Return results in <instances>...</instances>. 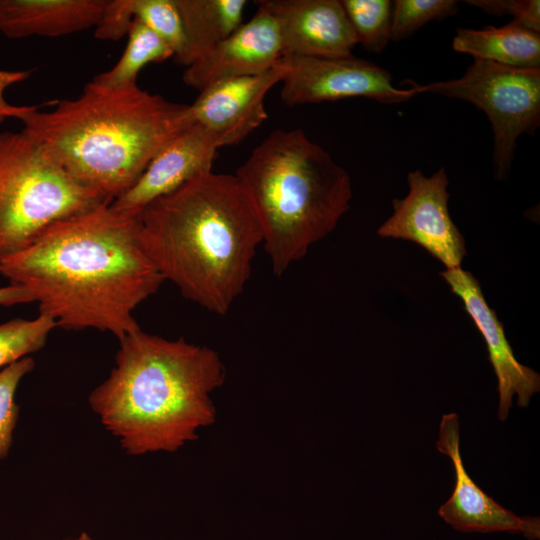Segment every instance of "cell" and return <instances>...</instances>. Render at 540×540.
<instances>
[{"instance_id": "cell-1", "label": "cell", "mask_w": 540, "mask_h": 540, "mask_svg": "<svg viewBox=\"0 0 540 540\" xmlns=\"http://www.w3.org/2000/svg\"><path fill=\"white\" fill-rule=\"evenodd\" d=\"M0 274L26 288L56 327L118 340L140 329L134 310L165 281L144 249L140 213L111 203L54 222L1 261Z\"/></svg>"}, {"instance_id": "cell-2", "label": "cell", "mask_w": 540, "mask_h": 540, "mask_svg": "<svg viewBox=\"0 0 540 540\" xmlns=\"http://www.w3.org/2000/svg\"><path fill=\"white\" fill-rule=\"evenodd\" d=\"M146 253L186 299L225 315L250 278L263 242L255 208L235 175L207 172L140 212Z\"/></svg>"}, {"instance_id": "cell-3", "label": "cell", "mask_w": 540, "mask_h": 540, "mask_svg": "<svg viewBox=\"0 0 540 540\" xmlns=\"http://www.w3.org/2000/svg\"><path fill=\"white\" fill-rule=\"evenodd\" d=\"M119 344L114 368L88 402L128 455L175 452L214 423L211 394L225 380L216 351L141 328Z\"/></svg>"}, {"instance_id": "cell-4", "label": "cell", "mask_w": 540, "mask_h": 540, "mask_svg": "<svg viewBox=\"0 0 540 540\" xmlns=\"http://www.w3.org/2000/svg\"><path fill=\"white\" fill-rule=\"evenodd\" d=\"M20 120L76 182L112 202L194 123L189 105L137 85L111 89L93 81L77 98L58 100L49 111L35 106Z\"/></svg>"}, {"instance_id": "cell-5", "label": "cell", "mask_w": 540, "mask_h": 540, "mask_svg": "<svg viewBox=\"0 0 540 540\" xmlns=\"http://www.w3.org/2000/svg\"><path fill=\"white\" fill-rule=\"evenodd\" d=\"M258 216L277 277L329 235L349 210L346 170L302 129H276L234 174Z\"/></svg>"}, {"instance_id": "cell-6", "label": "cell", "mask_w": 540, "mask_h": 540, "mask_svg": "<svg viewBox=\"0 0 540 540\" xmlns=\"http://www.w3.org/2000/svg\"><path fill=\"white\" fill-rule=\"evenodd\" d=\"M104 203L112 201L76 182L27 131L0 132V262L54 222Z\"/></svg>"}, {"instance_id": "cell-7", "label": "cell", "mask_w": 540, "mask_h": 540, "mask_svg": "<svg viewBox=\"0 0 540 540\" xmlns=\"http://www.w3.org/2000/svg\"><path fill=\"white\" fill-rule=\"evenodd\" d=\"M419 93H433L472 103L483 110L494 135L493 168L497 180L510 171L522 134L540 125V68H516L474 59L456 79L416 84Z\"/></svg>"}, {"instance_id": "cell-8", "label": "cell", "mask_w": 540, "mask_h": 540, "mask_svg": "<svg viewBox=\"0 0 540 540\" xmlns=\"http://www.w3.org/2000/svg\"><path fill=\"white\" fill-rule=\"evenodd\" d=\"M282 57L288 71L281 82V100L288 107L349 97L393 104L408 101L418 94L415 83L409 88H398L387 70L353 55Z\"/></svg>"}, {"instance_id": "cell-9", "label": "cell", "mask_w": 540, "mask_h": 540, "mask_svg": "<svg viewBox=\"0 0 540 540\" xmlns=\"http://www.w3.org/2000/svg\"><path fill=\"white\" fill-rule=\"evenodd\" d=\"M407 183L408 194L392 201L393 213L377 234L415 242L446 269L460 268L467 251L465 239L449 213V181L444 168L430 177L420 170L411 171Z\"/></svg>"}, {"instance_id": "cell-10", "label": "cell", "mask_w": 540, "mask_h": 540, "mask_svg": "<svg viewBox=\"0 0 540 540\" xmlns=\"http://www.w3.org/2000/svg\"><path fill=\"white\" fill-rule=\"evenodd\" d=\"M436 449L454 466L455 485L450 498L439 508V516L462 532L522 533L529 540L540 538V520L520 517L485 493L467 473L460 454L459 418L444 414L439 425Z\"/></svg>"}, {"instance_id": "cell-11", "label": "cell", "mask_w": 540, "mask_h": 540, "mask_svg": "<svg viewBox=\"0 0 540 540\" xmlns=\"http://www.w3.org/2000/svg\"><path fill=\"white\" fill-rule=\"evenodd\" d=\"M288 71L283 57L269 70L216 82L189 105L194 122L211 131L221 147L244 140L268 118L264 99Z\"/></svg>"}, {"instance_id": "cell-12", "label": "cell", "mask_w": 540, "mask_h": 540, "mask_svg": "<svg viewBox=\"0 0 540 540\" xmlns=\"http://www.w3.org/2000/svg\"><path fill=\"white\" fill-rule=\"evenodd\" d=\"M440 276L451 291L463 302L465 310L482 334L488 351V359L497 378L499 407L497 416L506 420L517 395V405L527 407L531 397L540 390V375L532 368L522 365L514 356L495 311L487 304L480 283L469 271L460 268L446 269Z\"/></svg>"}, {"instance_id": "cell-13", "label": "cell", "mask_w": 540, "mask_h": 540, "mask_svg": "<svg viewBox=\"0 0 540 540\" xmlns=\"http://www.w3.org/2000/svg\"><path fill=\"white\" fill-rule=\"evenodd\" d=\"M255 15L211 51L187 66L183 82L199 92L227 79L263 73L282 57L274 16L258 1Z\"/></svg>"}, {"instance_id": "cell-14", "label": "cell", "mask_w": 540, "mask_h": 540, "mask_svg": "<svg viewBox=\"0 0 540 540\" xmlns=\"http://www.w3.org/2000/svg\"><path fill=\"white\" fill-rule=\"evenodd\" d=\"M275 18L282 56L345 57L358 44L341 1L262 0Z\"/></svg>"}, {"instance_id": "cell-15", "label": "cell", "mask_w": 540, "mask_h": 540, "mask_svg": "<svg viewBox=\"0 0 540 540\" xmlns=\"http://www.w3.org/2000/svg\"><path fill=\"white\" fill-rule=\"evenodd\" d=\"M219 148L217 137L194 122L153 157L136 183L111 206L119 211L140 213L155 199L198 175L211 172Z\"/></svg>"}, {"instance_id": "cell-16", "label": "cell", "mask_w": 540, "mask_h": 540, "mask_svg": "<svg viewBox=\"0 0 540 540\" xmlns=\"http://www.w3.org/2000/svg\"><path fill=\"white\" fill-rule=\"evenodd\" d=\"M107 0H0V33L59 37L94 28Z\"/></svg>"}, {"instance_id": "cell-17", "label": "cell", "mask_w": 540, "mask_h": 540, "mask_svg": "<svg viewBox=\"0 0 540 540\" xmlns=\"http://www.w3.org/2000/svg\"><path fill=\"white\" fill-rule=\"evenodd\" d=\"M453 49L474 59L516 68H540V33L511 21L502 27L458 28Z\"/></svg>"}, {"instance_id": "cell-18", "label": "cell", "mask_w": 540, "mask_h": 540, "mask_svg": "<svg viewBox=\"0 0 540 540\" xmlns=\"http://www.w3.org/2000/svg\"><path fill=\"white\" fill-rule=\"evenodd\" d=\"M175 1L191 47L193 62L243 24V11L247 5L245 0Z\"/></svg>"}, {"instance_id": "cell-19", "label": "cell", "mask_w": 540, "mask_h": 540, "mask_svg": "<svg viewBox=\"0 0 540 540\" xmlns=\"http://www.w3.org/2000/svg\"><path fill=\"white\" fill-rule=\"evenodd\" d=\"M127 36V45L118 62L110 70L96 75L93 82L111 89L137 85V76L144 66L173 56L169 46L137 18L132 21Z\"/></svg>"}, {"instance_id": "cell-20", "label": "cell", "mask_w": 540, "mask_h": 540, "mask_svg": "<svg viewBox=\"0 0 540 540\" xmlns=\"http://www.w3.org/2000/svg\"><path fill=\"white\" fill-rule=\"evenodd\" d=\"M134 18L157 34L172 50L176 61L189 66L193 54L175 0H132Z\"/></svg>"}, {"instance_id": "cell-21", "label": "cell", "mask_w": 540, "mask_h": 540, "mask_svg": "<svg viewBox=\"0 0 540 540\" xmlns=\"http://www.w3.org/2000/svg\"><path fill=\"white\" fill-rule=\"evenodd\" d=\"M341 4L357 43L371 53L383 52L391 41L392 1L342 0Z\"/></svg>"}, {"instance_id": "cell-22", "label": "cell", "mask_w": 540, "mask_h": 540, "mask_svg": "<svg viewBox=\"0 0 540 540\" xmlns=\"http://www.w3.org/2000/svg\"><path fill=\"white\" fill-rule=\"evenodd\" d=\"M55 327L53 320L40 314L31 320L15 318L0 324V368L42 349Z\"/></svg>"}, {"instance_id": "cell-23", "label": "cell", "mask_w": 540, "mask_h": 540, "mask_svg": "<svg viewBox=\"0 0 540 540\" xmlns=\"http://www.w3.org/2000/svg\"><path fill=\"white\" fill-rule=\"evenodd\" d=\"M459 10L455 0H395L392 1L391 40L410 37L431 21H442Z\"/></svg>"}, {"instance_id": "cell-24", "label": "cell", "mask_w": 540, "mask_h": 540, "mask_svg": "<svg viewBox=\"0 0 540 540\" xmlns=\"http://www.w3.org/2000/svg\"><path fill=\"white\" fill-rule=\"evenodd\" d=\"M34 367V360L27 356L0 370V459L7 457L13 442L19 416L16 390L22 378Z\"/></svg>"}, {"instance_id": "cell-25", "label": "cell", "mask_w": 540, "mask_h": 540, "mask_svg": "<svg viewBox=\"0 0 540 540\" xmlns=\"http://www.w3.org/2000/svg\"><path fill=\"white\" fill-rule=\"evenodd\" d=\"M465 3L481 9L486 14L511 16L513 21L540 33L539 0H466Z\"/></svg>"}, {"instance_id": "cell-26", "label": "cell", "mask_w": 540, "mask_h": 540, "mask_svg": "<svg viewBox=\"0 0 540 540\" xmlns=\"http://www.w3.org/2000/svg\"><path fill=\"white\" fill-rule=\"evenodd\" d=\"M133 20L132 0H107L94 35L101 40H119L127 35Z\"/></svg>"}, {"instance_id": "cell-27", "label": "cell", "mask_w": 540, "mask_h": 540, "mask_svg": "<svg viewBox=\"0 0 540 540\" xmlns=\"http://www.w3.org/2000/svg\"><path fill=\"white\" fill-rule=\"evenodd\" d=\"M32 70H5L0 69V125L9 118L21 119L35 106H17L10 104L4 94L5 91L17 83L25 81Z\"/></svg>"}, {"instance_id": "cell-28", "label": "cell", "mask_w": 540, "mask_h": 540, "mask_svg": "<svg viewBox=\"0 0 540 540\" xmlns=\"http://www.w3.org/2000/svg\"><path fill=\"white\" fill-rule=\"evenodd\" d=\"M31 302H34L33 296L22 286L11 284L6 287H0L1 306H13Z\"/></svg>"}, {"instance_id": "cell-29", "label": "cell", "mask_w": 540, "mask_h": 540, "mask_svg": "<svg viewBox=\"0 0 540 540\" xmlns=\"http://www.w3.org/2000/svg\"><path fill=\"white\" fill-rule=\"evenodd\" d=\"M65 540H94V539L88 533L82 532L73 539H65Z\"/></svg>"}]
</instances>
